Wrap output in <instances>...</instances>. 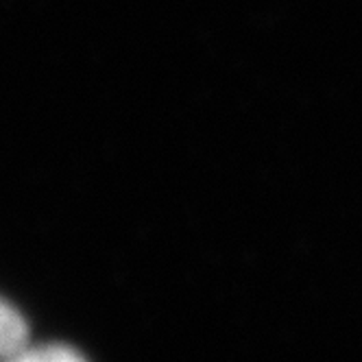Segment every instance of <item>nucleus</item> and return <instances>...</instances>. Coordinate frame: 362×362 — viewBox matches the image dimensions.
I'll list each match as a JSON object with an SVG mask.
<instances>
[{
  "label": "nucleus",
  "instance_id": "f257e3e1",
  "mask_svg": "<svg viewBox=\"0 0 362 362\" xmlns=\"http://www.w3.org/2000/svg\"><path fill=\"white\" fill-rule=\"evenodd\" d=\"M29 347V325L24 317L9 303L0 305V354L5 360H16Z\"/></svg>",
  "mask_w": 362,
  "mask_h": 362
},
{
  "label": "nucleus",
  "instance_id": "f03ea898",
  "mask_svg": "<svg viewBox=\"0 0 362 362\" xmlns=\"http://www.w3.org/2000/svg\"><path fill=\"white\" fill-rule=\"evenodd\" d=\"M86 360L81 351H76L74 347L55 343V345H42V347H27L16 362H79Z\"/></svg>",
  "mask_w": 362,
  "mask_h": 362
}]
</instances>
